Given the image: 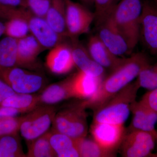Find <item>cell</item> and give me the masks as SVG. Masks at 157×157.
Listing matches in <instances>:
<instances>
[{"instance_id":"obj_1","label":"cell","mask_w":157,"mask_h":157,"mask_svg":"<svg viewBox=\"0 0 157 157\" xmlns=\"http://www.w3.org/2000/svg\"><path fill=\"white\" fill-rule=\"evenodd\" d=\"M150 65L146 55L142 52L133 54L130 57L125 58L118 67L103 80L92 98L84 100L81 102L82 104L86 108H91L94 111L99 109L138 77L141 71Z\"/></svg>"},{"instance_id":"obj_2","label":"cell","mask_w":157,"mask_h":157,"mask_svg":"<svg viewBox=\"0 0 157 157\" xmlns=\"http://www.w3.org/2000/svg\"><path fill=\"white\" fill-rule=\"evenodd\" d=\"M140 88L137 81L128 85L94 111L93 122L123 125L129 117L130 106L136 101Z\"/></svg>"},{"instance_id":"obj_3","label":"cell","mask_w":157,"mask_h":157,"mask_svg":"<svg viewBox=\"0 0 157 157\" xmlns=\"http://www.w3.org/2000/svg\"><path fill=\"white\" fill-rule=\"evenodd\" d=\"M141 0H121L111 15L113 21L126 40L131 52L140 39Z\"/></svg>"},{"instance_id":"obj_4","label":"cell","mask_w":157,"mask_h":157,"mask_svg":"<svg viewBox=\"0 0 157 157\" xmlns=\"http://www.w3.org/2000/svg\"><path fill=\"white\" fill-rule=\"evenodd\" d=\"M85 109L80 103L56 113L52 130L73 139L86 137L88 128Z\"/></svg>"},{"instance_id":"obj_5","label":"cell","mask_w":157,"mask_h":157,"mask_svg":"<svg viewBox=\"0 0 157 157\" xmlns=\"http://www.w3.org/2000/svg\"><path fill=\"white\" fill-rule=\"evenodd\" d=\"M56 114L54 107L50 105L38 107L23 117L19 131L29 142L44 135L52 124Z\"/></svg>"},{"instance_id":"obj_6","label":"cell","mask_w":157,"mask_h":157,"mask_svg":"<svg viewBox=\"0 0 157 157\" xmlns=\"http://www.w3.org/2000/svg\"><path fill=\"white\" fill-rule=\"evenodd\" d=\"M156 137L148 132L132 130L127 131L120 149L124 157H157L153 153Z\"/></svg>"},{"instance_id":"obj_7","label":"cell","mask_w":157,"mask_h":157,"mask_svg":"<svg viewBox=\"0 0 157 157\" xmlns=\"http://www.w3.org/2000/svg\"><path fill=\"white\" fill-rule=\"evenodd\" d=\"M0 77L16 93L32 94L38 91L44 84L41 75L18 67L0 68Z\"/></svg>"},{"instance_id":"obj_8","label":"cell","mask_w":157,"mask_h":157,"mask_svg":"<svg viewBox=\"0 0 157 157\" xmlns=\"http://www.w3.org/2000/svg\"><path fill=\"white\" fill-rule=\"evenodd\" d=\"M66 6V25L68 37L77 39L82 34L87 33L95 20L94 13L84 5L72 0H65Z\"/></svg>"},{"instance_id":"obj_9","label":"cell","mask_w":157,"mask_h":157,"mask_svg":"<svg viewBox=\"0 0 157 157\" xmlns=\"http://www.w3.org/2000/svg\"><path fill=\"white\" fill-rule=\"evenodd\" d=\"M140 39L151 54L157 56V5L149 0L142 2Z\"/></svg>"},{"instance_id":"obj_10","label":"cell","mask_w":157,"mask_h":157,"mask_svg":"<svg viewBox=\"0 0 157 157\" xmlns=\"http://www.w3.org/2000/svg\"><path fill=\"white\" fill-rule=\"evenodd\" d=\"M127 131L123 125L93 122L90 132L93 139L104 148L116 152Z\"/></svg>"},{"instance_id":"obj_11","label":"cell","mask_w":157,"mask_h":157,"mask_svg":"<svg viewBox=\"0 0 157 157\" xmlns=\"http://www.w3.org/2000/svg\"><path fill=\"white\" fill-rule=\"evenodd\" d=\"M98 28V37L112 53L118 56L131 53L126 40L116 25L111 15Z\"/></svg>"},{"instance_id":"obj_12","label":"cell","mask_w":157,"mask_h":157,"mask_svg":"<svg viewBox=\"0 0 157 157\" xmlns=\"http://www.w3.org/2000/svg\"><path fill=\"white\" fill-rule=\"evenodd\" d=\"M45 65L56 75L69 73L75 66L71 45L64 41L50 49L45 58Z\"/></svg>"},{"instance_id":"obj_13","label":"cell","mask_w":157,"mask_h":157,"mask_svg":"<svg viewBox=\"0 0 157 157\" xmlns=\"http://www.w3.org/2000/svg\"><path fill=\"white\" fill-rule=\"evenodd\" d=\"M133 117L129 130H137L151 133L157 139L155 129L157 123V115L151 109L142 101H135L130 106Z\"/></svg>"},{"instance_id":"obj_14","label":"cell","mask_w":157,"mask_h":157,"mask_svg":"<svg viewBox=\"0 0 157 157\" xmlns=\"http://www.w3.org/2000/svg\"><path fill=\"white\" fill-rule=\"evenodd\" d=\"M102 77H96L79 70L70 76V87L73 98L87 100L97 93Z\"/></svg>"},{"instance_id":"obj_15","label":"cell","mask_w":157,"mask_h":157,"mask_svg":"<svg viewBox=\"0 0 157 157\" xmlns=\"http://www.w3.org/2000/svg\"><path fill=\"white\" fill-rule=\"evenodd\" d=\"M88 51L95 61L104 68L113 71L118 67L125 58H121L112 53L98 37L93 36L88 42Z\"/></svg>"},{"instance_id":"obj_16","label":"cell","mask_w":157,"mask_h":157,"mask_svg":"<svg viewBox=\"0 0 157 157\" xmlns=\"http://www.w3.org/2000/svg\"><path fill=\"white\" fill-rule=\"evenodd\" d=\"M45 50L32 34L17 40V66L32 68L35 66L37 58Z\"/></svg>"},{"instance_id":"obj_17","label":"cell","mask_w":157,"mask_h":157,"mask_svg":"<svg viewBox=\"0 0 157 157\" xmlns=\"http://www.w3.org/2000/svg\"><path fill=\"white\" fill-rule=\"evenodd\" d=\"M72 53L75 66L80 71L96 77H103L104 68L95 61L89 53L88 51L77 41L72 39Z\"/></svg>"},{"instance_id":"obj_18","label":"cell","mask_w":157,"mask_h":157,"mask_svg":"<svg viewBox=\"0 0 157 157\" xmlns=\"http://www.w3.org/2000/svg\"><path fill=\"white\" fill-rule=\"evenodd\" d=\"M45 18L52 28L59 35L65 39L68 37L65 0H52Z\"/></svg>"},{"instance_id":"obj_19","label":"cell","mask_w":157,"mask_h":157,"mask_svg":"<svg viewBox=\"0 0 157 157\" xmlns=\"http://www.w3.org/2000/svg\"><path fill=\"white\" fill-rule=\"evenodd\" d=\"M50 142L56 157H80L76 139L52 130Z\"/></svg>"},{"instance_id":"obj_20","label":"cell","mask_w":157,"mask_h":157,"mask_svg":"<svg viewBox=\"0 0 157 157\" xmlns=\"http://www.w3.org/2000/svg\"><path fill=\"white\" fill-rule=\"evenodd\" d=\"M40 103L50 105L73 98L70 87V77L46 88L39 95Z\"/></svg>"},{"instance_id":"obj_21","label":"cell","mask_w":157,"mask_h":157,"mask_svg":"<svg viewBox=\"0 0 157 157\" xmlns=\"http://www.w3.org/2000/svg\"><path fill=\"white\" fill-rule=\"evenodd\" d=\"M40 104L39 95L15 93L5 99L0 106L12 107L18 109L21 113H25L36 109Z\"/></svg>"},{"instance_id":"obj_22","label":"cell","mask_w":157,"mask_h":157,"mask_svg":"<svg viewBox=\"0 0 157 157\" xmlns=\"http://www.w3.org/2000/svg\"><path fill=\"white\" fill-rule=\"evenodd\" d=\"M17 40L6 36L0 41V68L18 67Z\"/></svg>"},{"instance_id":"obj_23","label":"cell","mask_w":157,"mask_h":157,"mask_svg":"<svg viewBox=\"0 0 157 157\" xmlns=\"http://www.w3.org/2000/svg\"><path fill=\"white\" fill-rule=\"evenodd\" d=\"M27 155L30 157H56L50 142V132L29 142Z\"/></svg>"},{"instance_id":"obj_24","label":"cell","mask_w":157,"mask_h":157,"mask_svg":"<svg viewBox=\"0 0 157 157\" xmlns=\"http://www.w3.org/2000/svg\"><path fill=\"white\" fill-rule=\"evenodd\" d=\"M80 157H113L115 153L102 147L94 140L87 139L86 137L76 139Z\"/></svg>"},{"instance_id":"obj_25","label":"cell","mask_w":157,"mask_h":157,"mask_svg":"<svg viewBox=\"0 0 157 157\" xmlns=\"http://www.w3.org/2000/svg\"><path fill=\"white\" fill-rule=\"evenodd\" d=\"M17 135L0 137V157L25 156Z\"/></svg>"},{"instance_id":"obj_26","label":"cell","mask_w":157,"mask_h":157,"mask_svg":"<svg viewBox=\"0 0 157 157\" xmlns=\"http://www.w3.org/2000/svg\"><path fill=\"white\" fill-rule=\"evenodd\" d=\"M30 33L28 23L20 17H14L5 23L4 35L6 36L19 39L26 36Z\"/></svg>"},{"instance_id":"obj_27","label":"cell","mask_w":157,"mask_h":157,"mask_svg":"<svg viewBox=\"0 0 157 157\" xmlns=\"http://www.w3.org/2000/svg\"><path fill=\"white\" fill-rule=\"evenodd\" d=\"M95 20L99 27L111 15L116 4L115 0H94Z\"/></svg>"},{"instance_id":"obj_28","label":"cell","mask_w":157,"mask_h":157,"mask_svg":"<svg viewBox=\"0 0 157 157\" xmlns=\"http://www.w3.org/2000/svg\"><path fill=\"white\" fill-rule=\"evenodd\" d=\"M140 87L151 90L157 88V63L141 71L137 81Z\"/></svg>"},{"instance_id":"obj_29","label":"cell","mask_w":157,"mask_h":157,"mask_svg":"<svg viewBox=\"0 0 157 157\" xmlns=\"http://www.w3.org/2000/svg\"><path fill=\"white\" fill-rule=\"evenodd\" d=\"M22 117H14L0 119V137L17 135L19 131Z\"/></svg>"},{"instance_id":"obj_30","label":"cell","mask_w":157,"mask_h":157,"mask_svg":"<svg viewBox=\"0 0 157 157\" xmlns=\"http://www.w3.org/2000/svg\"><path fill=\"white\" fill-rule=\"evenodd\" d=\"M52 0H27V8L35 15L45 18Z\"/></svg>"},{"instance_id":"obj_31","label":"cell","mask_w":157,"mask_h":157,"mask_svg":"<svg viewBox=\"0 0 157 157\" xmlns=\"http://www.w3.org/2000/svg\"><path fill=\"white\" fill-rule=\"evenodd\" d=\"M140 101L153 110L157 115V88L144 95Z\"/></svg>"},{"instance_id":"obj_32","label":"cell","mask_w":157,"mask_h":157,"mask_svg":"<svg viewBox=\"0 0 157 157\" xmlns=\"http://www.w3.org/2000/svg\"><path fill=\"white\" fill-rule=\"evenodd\" d=\"M15 93L14 90L0 77V104L5 99Z\"/></svg>"},{"instance_id":"obj_33","label":"cell","mask_w":157,"mask_h":157,"mask_svg":"<svg viewBox=\"0 0 157 157\" xmlns=\"http://www.w3.org/2000/svg\"><path fill=\"white\" fill-rule=\"evenodd\" d=\"M21 113L18 109L9 107L0 106V119L17 117Z\"/></svg>"},{"instance_id":"obj_34","label":"cell","mask_w":157,"mask_h":157,"mask_svg":"<svg viewBox=\"0 0 157 157\" xmlns=\"http://www.w3.org/2000/svg\"><path fill=\"white\" fill-rule=\"evenodd\" d=\"M0 6L27 8V0H0Z\"/></svg>"},{"instance_id":"obj_35","label":"cell","mask_w":157,"mask_h":157,"mask_svg":"<svg viewBox=\"0 0 157 157\" xmlns=\"http://www.w3.org/2000/svg\"><path fill=\"white\" fill-rule=\"evenodd\" d=\"M86 6H92L94 5V0H80Z\"/></svg>"},{"instance_id":"obj_36","label":"cell","mask_w":157,"mask_h":157,"mask_svg":"<svg viewBox=\"0 0 157 157\" xmlns=\"http://www.w3.org/2000/svg\"><path fill=\"white\" fill-rule=\"evenodd\" d=\"M5 31V24L0 22V37L2 35H4Z\"/></svg>"},{"instance_id":"obj_37","label":"cell","mask_w":157,"mask_h":157,"mask_svg":"<svg viewBox=\"0 0 157 157\" xmlns=\"http://www.w3.org/2000/svg\"><path fill=\"white\" fill-rule=\"evenodd\" d=\"M154 2L157 5V0H154Z\"/></svg>"},{"instance_id":"obj_38","label":"cell","mask_w":157,"mask_h":157,"mask_svg":"<svg viewBox=\"0 0 157 157\" xmlns=\"http://www.w3.org/2000/svg\"><path fill=\"white\" fill-rule=\"evenodd\" d=\"M156 144H157V140H156Z\"/></svg>"}]
</instances>
